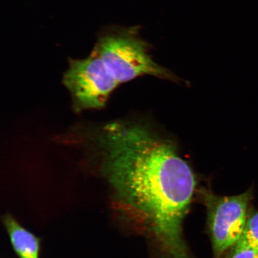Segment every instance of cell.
Instances as JSON below:
<instances>
[{"instance_id": "cell-7", "label": "cell", "mask_w": 258, "mask_h": 258, "mask_svg": "<svg viewBox=\"0 0 258 258\" xmlns=\"http://www.w3.org/2000/svg\"><path fill=\"white\" fill-rule=\"evenodd\" d=\"M230 258H258V250L235 245Z\"/></svg>"}, {"instance_id": "cell-6", "label": "cell", "mask_w": 258, "mask_h": 258, "mask_svg": "<svg viewBox=\"0 0 258 258\" xmlns=\"http://www.w3.org/2000/svg\"><path fill=\"white\" fill-rule=\"evenodd\" d=\"M235 245L258 250V212L248 217L243 233Z\"/></svg>"}, {"instance_id": "cell-1", "label": "cell", "mask_w": 258, "mask_h": 258, "mask_svg": "<svg viewBox=\"0 0 258 258\" xmlns=\"http://www.w3.org/2000/svg\"><path fill=\"white\" fill-rule=\"evenodd\" d=\"M102 169L125 217L172 256L185 252L183 224L197 180L168 141L139 124L112 123L101 138Z\"/></svg>"}, {"instance_id": "cell-5", "label": "cell", "mask_w": 258, "mask_h": 258, "mask_svg": "<svg viewBox=\"0 0 258 258\" xmlns=\"http://www.w3.org/2000/svg\"><path fill=\"white\" fill-rule=\"evenodd\" d=\"M13 249L19 258H40L41 238L23 227L10 214L2 218Z\"/></svg>"}, {"instance_id": "cell-4", "label": "cell", "mask_w": 258, "mask_h": 258, "mask_svg": "<svg viewBox=\"0 0 258 258\" xmlns=\"http://www.w3.org/2000/svg\"><path fill=\"white\" fill-rule=\"evenodd\" d=\"M63 83L77 107L82 109L104 107L113 90L119 85L93 48L83 59L69 58Z\"/></svg>"}, {"instance_id": "cell-3", "label": "cell", "mask_w": 258, "mask_h": 258, "mask_svg": "<svg viewBox=\"0 0 258 258\" xmlns=\"http://www.w3.org/2000/svg\"><path fill=\"white\" fill-rule=\"evenodd\" d=\"M199 191L207 210L214 257L221 258L229 249H233L243 233L253 189L233 196H218L205 188Z\"/></svg>"}, {"instance_id": "cell-2", "label": "cell", "mask_w": 258, "mask_h": 258, "mask_svg": "<svg viewBox=\"0 0 258 258\" xmlns=\"http://www.w3.org/2000/svg\"><path fill=\"white\" fill-rule=\"evenodd\" d=\"M93 49L119 85L146 75L176 79L170 71L154 61L150 44L141 37L138 26H109L100 32Z\"/></svg>"}]
</instances>
